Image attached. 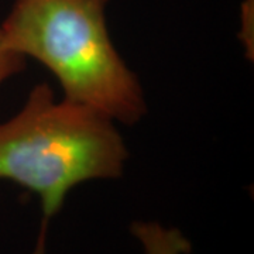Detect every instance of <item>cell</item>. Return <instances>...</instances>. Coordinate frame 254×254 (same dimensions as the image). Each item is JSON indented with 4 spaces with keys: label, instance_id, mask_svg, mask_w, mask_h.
<instances>
[{
    "label": "cell",
    "instance_id": "6da1fadb",
    "mask_svg": "<svg viewBox=\"0 0 254 254\" xmlns=\"http://www.w3.org/2000/svg\"><path fill=\"white\" fill-rule=\"evenodd\" d=\"M128 158L113 120L81 103L57 102L48 83L30 92L23 109L0 125V180L40 196L43 225L36 253L44 254L48 222L73 187L118 178Z\"/></svg>",
    "mask_w": 254,
    "mask_h": 254
},
{
    "label": "cell",
    "instance_id": "7a4b0ae2",
    "mask_svg": "<svg viewBox=\"0 0 254 254\" xmlns=\"http://www.w3.org/2000/svg\"><path fill=\"white\" fill-rule=\"evenodd\" d=\"M108 0H16L0 26L11 51L54 73L64 99L134 125L147 112L144 95L110 40Z\"/></svg>",
    "mask_w": 254,
    "mask_h": 254
},
{
    "label": "cell",
    "instance_id": "3957f363",
    "mask_svg": "<svg viewBox=\"0 0 254 254\" xmlns=\"http://www.w3.org/2000/svg\"><path fill=\"white\" fill-rule=\"evenodd\" d=\"M131 233L138 239L145 254H190L192 249L181 230L164 227L157 222H134Z\"/></svg>",
    "mask_w": 254,
    "mask_h": 254
},
{
    "label": "cell",
    "instance_id": "277c9868",
    "mask_svg": "<svg viewBox=\"0 0 254 254\" xmlns=\"http://www.w3.org/2000/svg\"><path fill=\"white\" fill-rule=\"evenodd\" d=\"M24 66H26V58L6 47L0 28V85L6 79H9L10 76L21 72Z\"/></svg>",
    "mask_w": 254,
    "mask_h": 254
}]
</instances>
